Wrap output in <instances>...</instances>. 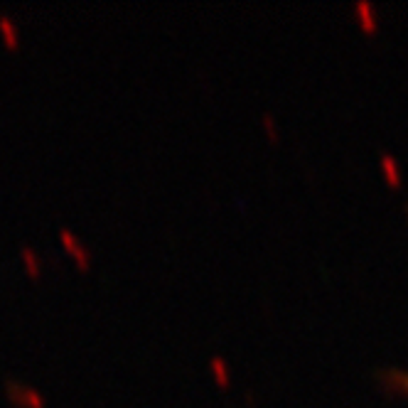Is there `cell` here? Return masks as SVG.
<instances>
[{"label": "cell", "instance_id": "cell-1", "mask_svg": "<svg viewBox=\"0 0 408 408\" xmlns=\"http://www.w3.org/2000/svg\"><path fill=\"white\" fill-rule=\"evenodd\" d=\"M6 396L10 398L15 406H22V408H44L47 406L44 393H40L37 389H33V386H27V384L12 382V379H8L6 382Z\"/></svg>", "mask_w": 408, "mask_h": 408}, {"label": "cell", "instance_id": "cell-2", "mask_svg": "<svg viewBox=\"0 0 408 408\" xmlns=\"http://www.w3.org/2000/svg\"><path fill=\"white\" fill-rule=\"evenodd\" d=\"M210 371H212V376H214L216 382L221 384V386H226V384H229L231 371H229V364H226L224 357H219V355L212 357V359H210Z\"/></svg>", "mask_w": 408, "mask_h": 408}, {"label": "cell", "instance_id": "cell-3", "mask_svg": "<svg viewBox=\"0 0 408 408\" xmlns=\"http://www.w3.org/2000/svg\"><path fill=\"white\" fill-rule=\"evenodd\" d=\"M20 256H22V264H25V269L30 271L33 275H37L40 271H42V261H40V256H37V251H35V248L22 246Z\"/></svg>", "mask_w": 408, "mask_h": 408}, {"label": "cell", "instance_id": "cell-4", "mask_svg": "<svg viewBox=\"0 0 408 408\" xmlns=\"http://www.w3.org/2000/svg\"><path fill=\"white\" fill-rule=\"evenodd\" d=\"M0 33H3V40H6L8 44H17V40H20V33H17L15 22H12L8 15H0Z\"/></svg>", "mask_w": 408, "mask_h": 408}, {"label": "cell", "instance_id": "cell-5", "mask_svg": "<svg viewBox=\"0 0 408 408\" xmlns=\"http://www.w3.org/2000/svg\"><path fill=\"white\" fill-rule=\"evenodd\" d=\"M384 382H389L393 389H401V391L408 393V374H403V371H389V374H384Z\"/></svg>", "mask_w": 408, "mask_h": 408}, {"label": "cell", "instance_id": "cell-6", "mask_svg": "<svg viewBox=\"0 0 408 408\" xmlns=\"http://www.w3.org/2000/svg\"><path fill=\"white\" fill-rule=\"evenodd\" d=\"M71 253H74V258L79 261L81 269H89V264H92V251H89L84 244H79V246L71 248Z\"/></svg>", "mask_w": 408, "mask_h": 408}, {"label": "cell", "instance_id": "cell-7", "mask_svg": "<svg viewBox=\"0 0 408 408\" xmlns=\"http://www.w3.org/2000/svg\"><path fill=\"white\" fill-rule=\"evenodd\" d=\"M261 121H264V128L269 130V135L271 138H278V133H280V128H278V119H275L273 113H264V116H261Z\"/></svg>", "mask_w": 408, "mask_h": 408}, {"label": "cell", "instance_id": "cell-8", "mask_svg": "<svg viewBox=\"0 0 408 408\" xmlns=\"http://www.w3.org/2000/svg\"><path fill=\"white\" fill-rule=\"evenodd\" d=\"M60 239H62V244H65L67 248H74V246H79V241H76V237H74V231H69V229H62L60 231Z\"/></svg>", "mask_w": 408, "mask_h": 408}]
</instances>
